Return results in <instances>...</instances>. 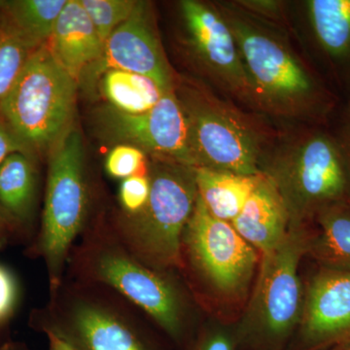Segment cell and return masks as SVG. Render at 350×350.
Instances as JSON below:
<instances>
[{"label": "cell", "instance_id": "obj_1", "mask_svg": "<svg viewBox=\"0 0 350 350\" xmlns=\"http://www.w3.org/2000/svg\"><path fill=\"white\" fill-rule=\"evenodd\" d=\"M229 25L256 94L260 114L286 126H327L336 91L292 42V34L244 10L215 1Z\"/></svg>", "mask_w": 350, "mask_h": 350}, {"label": "cell", "instance_id": "obj_2", "mask_svg": "<svg viewBox=\"0 0 350 350\" xmlns=\"http://www.w3.org/2000/svg\"><path fill=\"white\" fill-rule=\"evenodd\" d=\"M282 198L290 225H310L324 209L350 204V177L333 131L327 126H286L262 163Z\"/></svg>", "mask_w": 350, "mask_h": 350}, {"label": "cell", "instance_id": "obj_3", "mask_svg": "<svg viewBox=\"0 0 350 350\" xmlns=\"http://www.w3.org/2000/svg\"><path fill=\"white\" fill-rule=\"evenodd\" d=\"M199 167L258 175L280 131L262 115L244 109L206 83H175Z\"/></svg>", "mask_w": 350, "mask_h": 350}, {"label": "cell", "instance_id": "obj_4", "mask_svg": "<svg viewBox=\"0 0 350 350\" xmlns=\"http://www.w3.org/2000/svg\"><path fill=\"white\" fill-rule=\"evenodd\" d=\"M195 169L154 159L146 206L119 219L115 236L151 268L162 271L182 266L184 232L198 198Z\"/></svg>", "mask_w": 350, "mask_h": 350}, {"label": "cell", "instance_id": "obj_5", "mask_svg": "<svg viewBox=\"0 0 350 350\" xmlns=\"http://www.w3.org/2000/svg\"><path fill=\"white\" fill-rule=\"evenodd\" d=\"M101 285L64 280L51 291L50 305L34 319L39 331L52 334L73 350H154L120 295Z\"/></svg>", "mask_w": 350, "mask_h": 350}, {"label": "cell", "instance_id": "obj_6", "mask_svg": "<svg viewBox=\"0 0 350 350\" xmlns=\"http://www.w3.org/2000/svg\"><path fill=\"white\" fill-rule=\"evenodd\" d=\"M78 282L103 285L151 317L174 342L184 335L180 294L161 271L131 254L115 236L93 234L72 255Z\"/></svg>", "mask_w": 350, "mask_h": 350}, {"label": "cell", "instance_id": "obj_7", "mask_svg": "<svg viewBox=\"0 0 350 350\" xmlns=\"http://www.w3.org/2000/svg\"><path fill=\"white\" fill-rule=\"evenodd\" d=\"M313 232L290 225L278 247L262 255L261 268L246 319L237 332L238 349L283 350L300 323L304 296L298 271Z\"/></svg>", "mask_w": 350, "mask_h": 350}, {"label": "cell", "instance_id": "obj_8", "mask_svg": "<svg viewBox=\"0 0 350 350\" xmlns=\"http://www.w3.org/2000/svg\"><path fill=\"white\" fill-rule=\"evenodd\" d=\"M77 88L44 44L0 101V116L32 151L54 147L70 131Z\"/></svg>", "mask_w": 350, "mask_h": 350}, {"label": "cell", "instance_id": "obj_9", "mask_svg": "<svg viewBox=\"0 0 350 350\" xmlns=\"http://www.w3.org/2000/svg\"><path fill=\"white\" fill-rule=\"evenodd\" d=\"M89 209L84 146L79 131L70 130L54 146L36 253L49 275L51 291L64 280L76 239L83 232Z\"/></svg>", "mask_w": 350, "mask_h": 350}, {"label": "cell", "instance_id": "obj_10", "mask_svg": "<svg viewBox=\"0 0 350 350\" xmlns=\"http://www.w3.org/2000/svg\"><path fill=\"white\" fill-rule=\"evenodd\" d=\"M177 6L184 45L206 85L244 109L260 114L236 39L215 1L181 0Z\"/></svg>", "mask_w": 350, "mask_h": 350}, {"label": "cell", "instance_id": "obj_11", "mask_svg": "<svg viewBox=\"0 0 350 350\" xmlns=\"http://www.w3.org/2000/svg\"><path fill=\"white\" fill-rule=\"evenodd\" d=\"M183 246L216 292L229 298L245 293L256 269V250L231 223L211 215L199 195L184 232Z\"/></svg>", "mask_w": 350, "mask_h": 350}, {"label": "cell", "instance_id": "obj_12", "mask_svg": "<svg viewBox=\"0 0 350 350\" xmlns=\"http://www.w3.org/2000/svg\"><path fill=\"white\" fill-rule=\"evenodd\" d=\"M292 32L326 82L350 96V0L290 1Z\"/></svg>", "mask_w": 350, "mask_h": 350}, {"label": "cell", "instance_id": "obj_13", "mask_svg": "<svg viewBox=\"0 0 350 350\" xmlns=\"http://www.w3.org/2000/svg\"><path fill=\"white\" fill-rule=\"evenodd\" d=\"M112 69L146 76L163 93L174 91L176 77L161 43L150 2L137 1L131 17L105 41L100 57L85 70L78 85L92 89Z\"/></svg>", "mask_w": 350, "mask_h": 350}, {"label": "cell", "instance_id": "obj_14", "mask_svg": "<svg viewBox=\"0 0 350 350\" xmlns=\"http://www.w3.org/2000/svg\"><path fill=\"white\" fill-rule=\"evenodd\" d=\"M103 133L115 142L135 145L154 159L199 167L191 144L187 116L175 91L142 114H125L108 107L100 114Z\"/></svg>", "mask_w": 350, "mask_h": 350}, {"label": "cell", "instance_id": "obj_15", "mask_svg": "<svg viewBox=\"0 0 350 350\" xmlns=\"http://www.w3.org/2000/svg\"><path fill=\"white\" fill-rule=\"evenodd\" d=\"M349 338L350 269L320 267L306 287L298 333L288 347L335 349Z\"/></svg>", "mask_w": 350, "mask_h": 350}, {"label": "cell", "instance_id": "obj_16", "mask_svg": "<svg viewBox=\"0 0 350 350\" xmlns=\"http://www.w3.org/2000/svg\"><path fill=\"white\" fill-rule=\"evenodd\" d=\"M46 45L59 66L78 83L100 57L105 44L80 0H68Z\"/></svg>", "mask_w": 350, "mask_h": 350}, {"label": "cell", "instance_id": "obj_17", "mask_svg": "<svg viewBox=\"0 0 350 350\" xmlns=\"http://www.w3.org/2000/svg\"><path fill=\"white\" fill-rule=\"evenodd\" d=\"M231 224L261 255L271 252L286 237L289 213L275 185L264 174Z\"/></svg>", "mask_w": 350, "mask_h": 350}, {"label": "cell", "instance_id": "obj_18", "mask_svg": "<svg viewBox=\"0 0 350 350\" xmlns=\"http://www.w3.org/2000/svg\"><path fill=\"white\" fill-rule=\"evenodd\" d=\"M262 174L244 175L196 167L198 195L214 217L231 223L261 181Z\"/></svg>", "mask_w": 350, "mask_h": 350}, {"label": "cell", "instance_id": "obj_19", "mask_svg": "<svg viewBox=\"0 0 350 350\" xmlns=\"http://www.w3.org/2000/svg\"><path fill=\"white\" fill-rule=\"evenodd\" d=\"M38 193L31 156L15 153L0 167V206L19 224L31 220Z\"/></svg>", "mask_w": 350, "mask_h": 350}, {"label": "cell", "instance_id": "obj_20", "mask_svg": "<svg viewBox=\"0 0 350 350\" xmlns=\"http://www.w3.org/2000/svg\"><path fill=\"white\" fill-rule=\"evenodd\" d=\"M314 222L319 230L312 234L308 254L320 267L350 269V204L328 207Z\"/></svg>", "mask_w": 350, "mask_h": 350}, {"label": "cell", "instance_id": "obj_21", "mask_svg": "<svg viewBox=\"0 0 350 350\" xmlns=\"http://www.w3.org/2000/svg\"><path fill=\"white\" fill-rule=\"evenodd\" d=\"M100 79L103 94L110 107L125 114L149 111L167 94L150 78L129 71L112 69Z\"/></svg>", "mask_w": 350, "mask_h": 350}, {"label": "cell", "instance_id": "obj_22", "mask_svg": "<svg viewBox=\"0 0 350 350\" xmlns=\"http://www.w3.org/2000/svg\"><path fill=\"white\" fill-rule=\"evenodd\" d=\"M68 0L4 1L2 10L36 47L49 41Z\"/></svg>", "mask_w": 350, "mask_h": 350}, {"label": "cell", "instance_id": "obj_23", "mask_svg": "<svg viewBox=\"0 0 350 350\" xmlns=\"http://www.w3.org/2000/svg\"><path fill=\"white\" fill-rule=\"evenodd\" d=\"M3 12L0 19V101L17 81L36 46L29 40Z\"/></svg>", "mask_w": 350, "mask_h": 350}, {"label": "cell", "instance_id": "obj_24", "mask_svg": "<svg viewBox=\"0 0 350 350\" xmlns=\"http://www.w3.org/2000/svg\"><path fill=\"white\" fill-rule=\"evenodd\" d=\"M103 44L113 31L131 17L135 0H80Z\"/></svg>", "mask_w": 350, "mask_h": 350}, {"label": "cell", "instance_id": "obj_25", "mask_svg": "<svg viewBox=\"0 0 350 350\" xmlns=\"http://www.w3.org/2000/svg\"><path fill=\"white\" fill-rule=\"evenodd\" d=\"M105 170L109 176L123 180L133 175L148 174L146 153L135 145H115L105 159Z\"/></svg>", "mask_w": 350, "mask_h": 350}, {"label": "cell", "instance_id": "obj_26", "mask_svg": "<svg viewBox=\"0 0 350 350\" xmlns=\"http://www.w3.org/2000/svg\"><path fill=\"white\" fill-rule=\"evenodd\" d=\"M236 3L251 15L266 21L269 24L292 32L290 18V1L280 0H234Z\"/></svg>", "mask_w": 350, "mask_h": 350}, {"label": "cell", "instance_id": "obj_27", "mask_svg": "<svg viewBox=\"0 0 350 350\" xmlns=\"http://www.w3.org/2000/svg\"><path fill=\"white\" fill-rule=\"evenodd\" d=\"M150 190L148 174L133 175L124 179L119 191L120 204L124 213L133 215L142 211L150 197Z\"/></svg>", "mask_w": 350, "mask_h": 350}, {"label": "cell", "instance_id": "obj_28", "mask_svg": "<svg viewBox=\"0 0 350 350\" xmlns=\"http://www.w3.org/2000/svg\"><path fill=\"white\" fill-rule=\"evenodd\" d=\"M19 298V288L15 276L0 265V325L13 314Z\"/></svg>", "mask_w": 350, "mask_h": 350}, {"label": "cell", "instance_id": "obj_29", "mask_svg": "<svg viewBox=\"0 0 350 350\" xmlns=\"http://www.w3.org/2000/svg\"><path fill=\"white\" fill-rule=\"evenodd\" d=\"M237 334L214 329L202 334L193 345L192 350H237Z\"/></svg>", "mask_w": 350, "mask_h": 350}, {"label": "cell", "instance_id": "obj_30", "mask_svg": "<svg viewBox=\"0 0 350 350\" xmlns=\"http://www.w3.org/2000/svg\"><path fill=\"white\" fill-rule=\"evenodd\" d=\"M32 151L0 116V167L15 153L31 156Z\"/></svg>", "mask_w": 350, "mask_h": 350}, {"label": "cell", "instance_id": "obj_31", "mask_svg": "<svg viewBox=\"0 0 350 350\" xmlns=\"http://www.w3.org/2000/svg\"><path fill=\"white\" fill-rule=\"evenodd\" d=\"M340 150L344 155L350 177V96L338 115L337 126L333 131Z\"/></svg>", "mask_w": 350, "mask_h": 350}, {"label": "cell", "instance_id": "obj_32", "mask_svg": "<svg viewBox=\"0 0 350 350\" xmlns=\"http://www.w3.org/2000/svg\"><path fill=\"white\" fill-rule=\"evenodd\" d=\"M18 228L19 224L0 206V246L11 239L10 237L17 231Z\"/></svg>", "mask_w": 350, "mask_h": 350}, {"label": "cell", "instance_id": "obj_33", "mask_svg": "<svg viewBox=\"0 0 350 350\" xmlns=\"http://www.w3.org/2000/svg\"><path fill=\"white\" fill-rule=\"evenodd\" d=\"M45 335L47 337L48 344H49V350H73L56 336L49 333L45 334Z\"/></svg>", "mask_w": 350, "mask_h": 350}, {"label": "cell", "instance_id": "obj_34", "mask_svg": "<svg viewBox=\"0 0 350 350\" xmlns=\"http://www.w3.org/2000/svg\"><path fill=\"white\" fill-rule=\"evenodd\" d=\"M0 350H29L22 342H5L0 344Z\"/></svg>", "mask_w": 350, "mask_h": 350}, {"label": "cell", "instance_id": "obj_35", "mask_svg": "<svg viewBox=\"0 0 350 350\" xmlns=\"http://www.w3.org/2000/svg\"><path fill=\"white\" fill-rule=\"evenodd\" d=\"M350 349V338L347 342H342V345H338L337 347L333 349ZM332 350V349H331Z\"/></svg>", "mask_w": 350, "mask_h": 350}, {"label": "cell", "instance_id": "obj_36", "mask_svg": "<svg viewBox=\"0 0 350 350\" xmlns=\"http://www.w3.org/2000/svg\"><path fill=\"white\" fill-rule=\"evenodd\" d=\"M4 5V1H0V9L2 8V7H3Z\"/></svg>", "mask_w": 350, "mask_h": 350}, {"label": "cell", "instance_id": "obj_37", "mask_svg": "<svg viewBox=\"0 0 350 350\" xmlns=\"http://www.w3.org/2000/svg\"><path fill=\"white\" fill-rule=\"evenodd\" d=\"M332 350H350V349H332Z\"/></svg>", "mask_w": 350, "mask_h": 350}]
</instances>
